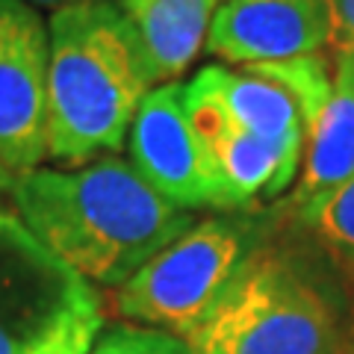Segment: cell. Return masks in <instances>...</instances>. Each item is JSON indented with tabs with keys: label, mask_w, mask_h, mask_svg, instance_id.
Here are the masks:
<instances>
[{
	"label": "cell",
	"mask_w": 354,
	"mask_h": 354,
	"mask_svg": "<svg viewBox=\"0 0 354 354\" xmlns=\"http://www.w3.org/2000/svg\"><path fill=\"white\" fill-rule=\"evenodd\" d=\"M12 213L92 286H121L195 225L118 153L83 165H39L9 186Z\"/></svg>",
	"instance_id": "1"
},
{
	"label": "cell",
	"mask_w": 354,
	"mask_h": 354,
	"mask_svg": "<svg viewBox=\"0 0 354 354\" xmlns=\"http://www.w3.org/2000/svg\"><path fill=\"white\" fill-rule=\"evenodd\" d=\"M48 39V160L109 157L153 88L127 15L115 0L65 6L50 12Z\"/></svg>",
	"instance_id": "2"
},
{
	"label": "cell",
	"mask_w": 354,
	"mask_h": 354,
	"mask_svg": "<svg viewBox=\"0 0 354 354\" xmlns=\"http://www.w3.org/2000/svg\"><path fill=\"white\" fill-rule=\"evenodd\" d=\"M186 342L195 354H346L328 283L283 248L254 251Z\"/></svg>",
	"instance_id": "3"
},
{
	"label": "cell",
	"mask_w": 354,
	"mask_h": 354,
	"mask_svg": "<svg viewBox=\"0 0 354 354\" xmlns=\"http://www.w3.org/2000/svg\"><path fill=\"white\" fill-rule=\"evenodd\" d=\"M101 328L95 286L0 209V354H88Z\"/></svg>",
	"instance_id": "4"
},
{
	"label": "cell",
	"mask_w": 354,
	"mask_h": 354,
	"mask_svg": "<svg viewBox=\"0 0 354 354\" xmlns=\"http://www.w3.org/2000/svg\"><path fill=\"white\" fill-rule=\"evenodd\" d=\"M257 251V225L242 216L195 221L115 292V313L142 328L189 337L239 266Z\"/></svg>",
	"instance_id": "5"
},
{
	"label": "cell",
	"mask_w": 354,
	"mask_h": 354,
	"mask_svg": "<svg viewBox=\"0 0 354 354\" xmlns=\"http://www.w3.org/2000/svg\"><path fill=\"white\" fill-rule=\"evenodd\" d=\"M130 165L180 209H234L186 106V83L153 86L127 133Z\"/></svg>",
	"instance_id": "6"
},
{
	"label": "cell",
	"mask_w": 354,
	"mask_h": 354,
	"mask_svg": "<svg viewBox=\"0 0 354 354\" xmlns=\"http://www.w3.org/2000/svg\"><path fill=\"white\" fill-rule=\"evenodd\" d=\"M48 24L27 0H0V171L48 160Z\"/></svg>",
	"instance_id": "7"
},
{
	"label": "cell",
	"mask_w": 354,
	"mask_h": 354,
	"mask_svg": "<svg viewBox=\"0 0 354 354\" xmlns=\"http://www.w3.org/2000/svg\"><path fill=\"white\" fill-rule=\"evenodd\" d=\"M325 48V0H221L207 36V53L242 68Z\"/></svg>",
	"instance_id": "8"
},
{
	"label": "cell",
	"mask_w": 354,
	"mask_h": 354,
	"mask_svg": "<svg viewBox=\"0 0 354 354\" xmlns=\"http://www.w3.org/2000/svg\"><path fill=\"white\" fill-rule=\"evenodd\" d=\"M186 106H189L192 124L209 160L216 162V171L225 183L234 209L248 207L260 198H274L295 183L301 160L239 130L221 113L213 97L201 92L192 80L186 83Z\"/></svg>",
	"instance_id": "9"
},
{
	"label": "cell",
	"mask_w": 354,
	"mask_h": 354,
	"mask_svg": "<svg viewBox=\"0 0 354 354\" xmlns=\"http://www.w3.org/2000/svg\"><path fill=\"white\" fill-rule=\"evenodd\" d=\"M221 0H118L153 86L174 83L207 50V36Z\"/></svg>",
	"instance_id": "10"
},
{
	"label": "cell",
	"mask_w": 354,
	"mask_h": 354,
	"mask_svg": "<svg viewBox=\"0 0 354 354\" xmlns=\"http://www.w3.org/2000/svg\"><path fill=\"white\" fill-rule=\"evenodd\" d=\"M192 83L213 97L239 130L301 160V113L283 86L251 71H230L227 65H207L192 77Z\"/></svg>",
	"instance_id": "11"
},
{
	"label": "cell",
	"mask_w": 354,
	"mask_h": 354,
	"mask_svg": "<svg viewBox=\"0 0 354 354\" xmlns=\"http://www.w3.org/2000/svg\"><path fill=\"white\" fill-rule=\"evenodd\" d=\"M354 177V83L346 62H334V88L304 124L301 169L292 183V209L310 207Z\"/></svg>",
	"instance_id": "12"
},
{
	"label": "cell",
	"mask_w": 354,
	"mask_h": 354,
	"mask_svg": "<svg viewBox=\"0 0 354 354\" xmlns=\"http://www.w3.org/2000/svg\"><path fill=\"white\" fill-rule=\"evenodd\" d=\"M295 216L310 227L330 260L346 274H354V177L310 207L298 209Z\"/></svg>",
	"instance_id": "13"
},
{
	"label": "cell",
	"mask_w": 354,
	"mask_h": 354,
	"mask_svg": "<svg viewBox=\"0 0 354 354\" xmlns=\"http://www.w3.org/2000/svg\"><path fill=\"white\" fill-rule=\"evenodd\" d=\"M88 354H195L189 342L169 330L142 328V325H121L109 328L97 337Z\"/></svg>",
	"instance_id": "14"
},
{
	"label": "cell",
	"mask_w": 354,
	"mask_h": 354,
	"mask_svg": "<svg viewBox=\"0 0 354 354\" xmlns=\"http://www.w3.org/2000/svg\"><path fill=\"white\" fill-rule=\"evenodd\" d=\"M328 12V48L334 57L354 53V0H325Z\"/></svg>",
	"instance_id": "15"
},
{
	"label": "cell",
	"mask_w": 354,
	"mask_h": 354,
	"mask_svg": "<svg viewBox=\"0 0 354 354\" xmlns=\"http://www.w3.org/2000/svg\"><path fill=\"white\" fill-rule=\"evenodd\" d=\"M32 9H48V12H57L65 6H80V3H97V0H27Z\"/></svg>",
	"instance_id": "16"
},
{
	"label": "cell",
	"mask_w": 354,
	"mask_h": 354,
	"mask_svg": "<svg viewBox=\"0 0 354 354\" xmlns=\"http://www.w3.org/2000/svg\"><path fill=\"white\" fill-rule=\"evenodd\" d=\"M342 62H346V68H348V74H351V83H354V53H346V57H339Z\"/></svg>",
	"instance_id": "17"
},
{
	"label": "cell",
	"mask_w": 354,
	"mask_h": 354,
	"mask_svg": "<svg viewBox=\"0 0 354 354\" xmlns=\"http://www.w3.org/2000/svg\"><path fill=\"white\" fill-rule=\"evenodd\" d=\"M9 186H12V177H6L3 171H0V195L9 192Z\"/></svg>",
	"instance_id": "18"
},
{
	"label": "cell",
	"mask_w": 354,
	"mask_h": 354,
	"mask_svg": "<svg viewBox=\"0 0 354 354\" xmlns=\"http://www.w3.org/2000/svg\"><path fill=\"white\" fill-rule=\"evenodd\" d=\"M346 354H354V351H346Z\"/></svg>",
	"instance_id": "19"
}]
</instances>
